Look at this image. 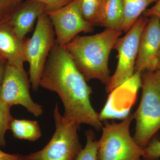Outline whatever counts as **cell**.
I'll return each mask as SVG.
<instances>
[{
    "instance_id": "cell-1",
    "label": "cell",
    "mask_w": 160,
    "mask_h": 160,
    "mask_svg": "<svg viewBox=\"0 0 160 160\" xmlns=\"http://www.w3.org/2000/svg\"><path fill=\"white\" fill-rule=\"evenodd\" d=\"M87 82L69 52L56 42L41 76L40 86L57 93L66 118L79 125L102 129V120L92 105V90Z\"/></svg>"
},
{
    "instance_id": "cell-2",
    "label": "cell",
    "mask_w": 160,
    "mask_h": 160,
    "mask_svg": "<svg viewBox=\"0 0 160 160\" xmlns=\"http://www.w3.org/2000/svg\"><path fill=\"white\" fill-rule=\"evenodd\" d=\"M122 33L119 30L106 29L92 35L77 36L63 47L86 81L97 79L107 85L111 78L109 55Z\"/></svg>"
},
{
    "instance_id": "cell-3",
    "label": "cell",
    "mask_w": 160,
    "mask_h": 160,
    "mask_svg": "<svg viewBox=\"0 0 160 160\" xmlns=\"http://www.w3.org/2000/svg\"><path fill=\"white\" fill-rule=\"evenodd\" d=\"M142 97L133 114L136 121L133 138L142 148L160 130V70L141 74Z\"/></svg>"
},
{
    "instance_id": "cell-4",
    "label": "cell",
    "mask_w": 160,
    "mask_h": 160,
    "mask_svg": "<svg viewBox=\"0 0 160 160\" xmlns=\"http://www.w3.org/2000/svg\"><path fill=\"white\" fill-rule=\"evenodd\" d=\"M133 120V114H130L121 122H104L98 141V160H142L144 149L130 134Z\"/></svg>"
},
{
    "instance_id": "cell-5",
    "label": "cell",
    "mask_w": 160,
    "mask_h": 160,
    "mask_svg": "<svg viewBox=\"0 0 160 160\" xmlns=\"http://www.w3.org/2000/svg\"><path fill=\"white\" fill-rule=\"evenodd\" d=\"M55 131L42 149L24 156L26 160H75L82 149L78 130L80 125L60 113L58 104L53 110Z\"/></svg>"
},
{
    "instance_id": "cell-6",
    "label": "cell",
    "mask_w": 160,
    "mask_h": 160,
    "mask_svg": "<svg viewBox=\"0 0 160 160\" xmlns=\"http://www.w3.org/2000/svg\"><path fill=\"white\" fill-rule=\"evenodd\" d=\"M55 34L46 12L38 18L32 36L26 39L24 48L25 62L29 65V82L34 91L40 81L47 59L56 43Z\"/></svg>"
},
{
    "instance_id": "cell-7",
    "label": "cell",
    "mask_w": 160,
    "mask_h": 160,
    "mask_svg": "<svg viewBox=\"0 0 160 160\" xmlns=\"http://www.w3.org/2000/svg\"><path fill=\"white\" fill-rule=\"evenodd\" d=\"M148 21L146 17L139 18L126 35L119 38L116 43L114 49L118 52L117 66L106 85L107 92H112L134 75L140 40Z\"/></svg>"
},
{
    "instance_id": "cell-8",
    "label": "cell",
    "mask_w": 160,
    "mask_h": 160,
    "mask_svg": "<svg viewBox=\"0 0 160 160\" xmlns=\"http://www.w3.org/2000/svg\"><path fill=\"white\" fill-rule=\"evenodd\" d=\"M81 0H73L62 8L46 11L51 21L58 45L64 46L70 42L81 32H92L93 26L83 16Z\"/></svg>"
},
{
    "instance_id": "cell-9",
    "label": "cell",
    "mask_w": 160,
    "mask_h": 160,
    "mask_svg": "<svg viewBox=\"0 0 160 160\" xmlns=\"http://www.w3.org/2000/svg\"><path fill=\"white\" fill-rule=\"evenodd\" d=\"M29 82L26 71L7 63L0 89V100L10 108L21 105L35 117L40 116L43 113L42 107L32 99Z\"/></svg>"
},
{
    "instance_id": "cell-10",
    "label": "cell",
    "mask_w": 160,
    "mask_h": 160,
    "mask_svg": "<svg viewBox=\"0 0 160 160\" xmlns=\"http://www.w3.org/2000/svg\"><path fill=\"white\" fill-rule=\"evenodd\" d=\"M160 49V19L150 17L140 40L134 73L158 70V56Z\"/></svg>"
},
{
    "instance_id": "cell-11",
    "label": "cell",
    "mask_w": 160,
    "mask_h": 160,
    "mask_svg": "<svg viewBox=\"0 0 160 160\" xmlns=\"http://www.w3.org/2000/svg\"><path fill=\"white\" fill-rule=\"evenodd\" d=\"M46 11L43 3L35 0H25L12 14L9 24L20 39H25L38 18Z\"/></svg>"
},
{
    "instance_id": "cell-12",
    "label": "cell",
    "mask_w": 160,
    "mask_h": 160,
    "mask_svg": "<svg viewBox=\"0 0 160 160\" xmlns=\"http://www.w3.org/2000/svg\"><path fill=\"white\" fill-rule=\"evenodd\" d=\"M26 39L17 35L9 22L0 26V53L9 65L25 71L24 48Z\"/></svg>"
},
{
    "instance_id": "cell-13",
    "label": "cell",
    "mask_w": 160,
    "mask_h": 160,
    "mask_svg": "<svg viewBox=\"0 0 160 160\" xmlns=\"http://www.w3.org/2000/svg\"><path fill=\"white\" fill-rule=\"evenodd\" d=\"M124 9V0H104L99 26L106 27V29L120 30Z\"/></svg>"
},
{
    "instance_id": "cell-14",
    "label": "cell",
    "mask_w": 160,
    "mask_h": 160,
    "mask_svg": "<svg viewBox=\"0 0 160 160\" xmlns=\"http://www.w3.org/2000/svg\"><path fill=\"white\" fill-rule=\"evenodd\" d=\"M157 0H124V15L120 30L127 32L146 8Z\"/></svg>"
},
{
    "instance_id": "cell-15",
    "label": "cell",
    "mask_w": 160,
    "mask_h": 160,
    "mask_svg": "<svg viewBox=\"0 0 160 160\" xmlns=\"http://www.w3.org/2000/svg\"><path fill=\"white\" fill-rule=\"evenodd\" d=\"M16 138L35 141L42 136L38 122L33 120L16 119L13 118L10 124V129Z\"/></svg>"
},
{
    "instance_id": "cell-16",
    "label": "cell",
    "mask_w": 160,
    "mask_h": 160,
    "mask_svg": "<svg viewBox=\"0 0 160 160\" xmlns=\"http://www.w3.org/2000/svg\"><path fill=\"white\" fill-rule=\"evenodd\" d=\"M104 0H81V8L84 18L92 26H99Z\"/></svg>"
},
{
    "instance_id": "cell-17",
    "label": "cell",
    "mask_w": 160,
    "mask_h": 160,
    "mask_svg": "<svg viewBox=\"0 0 160 160\" xmlns=\"http://www.w3.org/2000/svg\"><path fill=\"white\" fill-rule=\"evenodd\" d=\"M86 146L82 149L75 160H98V144L95 135L92 130L89 129L86 132Z\"/></svg>"
},
{
    "instance_id": "cell-18",
    "label": "cell",
    "mask_w": 160,
    "mask_h": 160,
    "mask_svg": "<svg viewBox=\"0 0 160 160\" xmlns=\"http://www.w3.org/2000/svg\"><path fill=\"white\" fill-rule=\"evenodd\" d=\"M10 107L0 100V146H6L5 135L10 129V124L13 118L10 113Z\"/></svg>"
},
{
    "instance_id": "cell-19",
    "label": "cell",
    "mask_w": 160,
    "mask_h": 160,
    "mask_svg": "<svg viewBox=\"0 0 160 160\" xmlns=\"http://www.w3.org/2000/svg\"><path fill=\"white\" fill-rule=\"evenodd\" d=\"M25 0H0V26L7 24Z\"/></svg>"
},
{
    "instance_id": "cell-20",
    "label": "cell",
    "mask_w": 160,
    "mask_h": 160,
    "mask_svg": "<svg viewBox=\"0 0 160 160\" xmlns=\"http://www.w3.org/2000/svg\"><path fill=\"white\" fill-rule=\"evenodd\" d=\"M144 160H156L160 158V140L155 139L150 141L144 148Z\"/></svg>"
},
{
    "instance_id": "cell-21",
    "label": "cell",
    "mask_w": 160,
    "mask_h": 160,
    "mask_svg": "<svg viewBox=\"0 0 160 160\" xmlns=\"http://www.w3.org/2000/svg\"><path fill=\"white\" fill-rule=\"evenodd\" d=\"M43 3L46 6V11H53L62 8L73 0H35Z\"/></svg>"
},
{
    "instance_id": "cell-22",
    "label": "cell",
    "mask_w": 160,
    "mask_h": 160,
    "mask_svg": "<svg viewBox=\"0 0 160 160\" xmlns=\"http://www.w3.org/2000/svg\"><path fill=\"white\" fill-rule=\"evenodd\" d=\"M144 15L146 17H155L160 19V0H157L154 6L144 12Z\"/></svg>"
},
{
    "instance_id": "cell-23",
    "label": "cell",
    "mask_w": 160,
    "mask_h": 160,
    "mask_svg": "<svg viewBox=\"0 0 160 160\" xmlns=\"http://www.w3.org/2000/svg\"><path fill=\"white\" fill-rule=\"evenodd\" d=\"M0 160H26L24 156L20 154H9L0 149Z\"/></svg>"
},
{
    "instance_id": "cell-24",
    "label": "cell",
    "mask_w": 160,
    "mask_h": 160,
    "mask_svg": "<svg viewBox=\"0 0 160 160\" xmlns=\"http://www.w3.org/2000/svg\"><path fill=\"white\" fill-rule=\"evenodd\" d=\"M7 62L6 61H0V89L2 83Z\"/></svg>"
},
{
    "instance_id": "cell-25",
    "label": "cell",
    "mask_w": 160,
    "mask_h": 160,
    "mask_svg": "<svg viewBox=\"0 0 160 160\" xmlns=\"http://www.w3.org/2000/svg\"><path fill=\"white\" fill-rule=\"evenodd\" d=\"M158 70H160V49L158 56Z\"/></svg>"
},
{
    "instance_id": "cell-26",
    "label": "cell",
    "mask_w": 160,
    "mask_h": 160,
    "mask_svg": "<svg viewBox=\"0 0 160 160\" xmlns=\"http://www.w3.org/2000/svg\"><path fill=\"white\" fill-rule=\"evenodd\" d=\"M0 61H6V60H5V59L4 58V57L2 56V55L0 53Z\"/></svg>"
},
{
    "instance_id": "cell-27",
    "label": "cell",
    "mask_w": 160,
    "mask_h": 160,
    "mask_svg": "<svg viewBox=\"0 0 160 160\" xmlns=\"http://www.w3.org/2000/svg\"><path fill=\"white\" fill-rule=\"evenodd\" d=\"M160 160V159H157V160Z\"/></svg>"
}]
</instances>
